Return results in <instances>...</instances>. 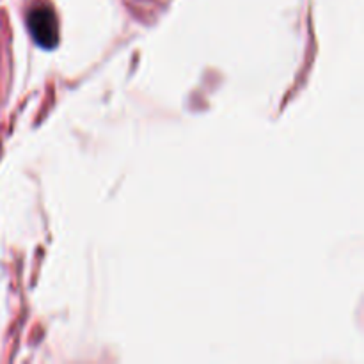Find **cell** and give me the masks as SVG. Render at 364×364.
Segmentation results:
<instances>
[{
    "label": "cell",
    "mask_w": 364,
    "mask_h": 364,
    "mask_svg": "<svg viewBox=\"0 0 364 364\" xmlns=\"http://www.w3.org/2000/svg\"><path fill=\"white\" fill-rule=\"evenodd\" d=\"M28 31L36 43H39L45 48H52L59 41V25L57 18L50 7H34L27 16Z\"/></svg>",
    "instance_id": "1"
}]
</instances>
